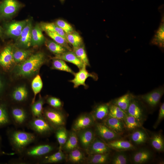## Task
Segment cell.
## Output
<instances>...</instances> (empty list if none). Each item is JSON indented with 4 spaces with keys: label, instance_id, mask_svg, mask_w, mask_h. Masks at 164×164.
Instances as JSON below:
<instances>
[{
    "label": "cell",
    "instance_id": "cell-49",
    "mask_svg": "<svg viewBox=\"0 0 164 164\" xmlns=\"http://www.w3.org/2000/svg\"><path fill=\"white\" fill-rule=\"evenodd\" d=\"M164 118V103H163L160 106L158 116L157 119L153 125L154 129H156Z\"/></svg>",
    "mask_w": 164,
    "mask_h": 164
},
{
    "label": "cell",
    "instance_id": "cell-12",
    "mask_svg": "<svg viewBox=\"0 0 164 164\" xmlns=\"http://www.w3.org/2000/svg\"><path fill=\"white\" fill-rule=\"evenodd\" d=\"M95 121L91 114H82L74 122L72 126L73 130L77 132L80 130L90 128L94 125Z\"/></svg>",
    "mask_w": 164,
    "mask_h": 164
},
{
    "label": "cell",
    "instance_id": "cell-53",
    "mask_svg": "<svg viewBox=\"0 0 164 164\" xmlns=\"http://www.w3.org/2000/svg\"><path fill=\"white\" fill-rule=\"evenodd\" d=\"M1 85V81L0 79V87Z\"/></svg>",
    "mask_w": 164,
    "mask_h": 164
},
{
    "label": "cell",
    "instance_id": "cell-24",
    "mask_svg": "<svg viewBox=\"0 0 164 164\" xmlns=\"http://www.w3.org/2000/svg\"><path fill=\"white\" fill-rule=\"evenodd\" d=\"M32 29V22L31 20H29L21 35L18 37L19 41L21 44L27 47L31 45Z\"/></svg>",
    "mask_w": 164,
    "mask_h": 164
},
{
    "label": "cell",
    "instance_id": "cell-35",
    "mask_svg": "<svg viewBox=\"0 0 164 164\" xmlns=\"http://www.w3.org/2000/svg\"><path fill=\"white\" fill-rule=\"evenodd\" d=\"M55 131L56 137L59 145V149L62 150V147L67 140L68 134L64 126L56 129Z\"/></svg>",
    "mask_w": 164,
    "mask_h": 164
},
{
    "label": "cell",
    "instance_id": "cell-44",
    "mask_svg": "<svg viewBox=\"0 0 164 164\" xmlns=\"http://www.w3.org/2000/svg\"><path fill=\"white\" fill-rule=\"evenodd\" d=\"M47 35L54 41L66 48L68 50H72L67 41L63 37L56 33L49 31H45Z\"/></svg>",
    "mask_w": 164,
    "mask_h": 164
},
{
    "label": "cell",
    "instance_id": "cell-11",
    "mask_svg": "<svg viewBox=\"0 0 164 164\" xmlns=\"http://www.w3.org/2000/svg\"><path fill=\"white\" fill-rule=\"evenodd\" d=\"M86 67V66L84 65L78 72L74 73V78L69 80L70 82L73 84L74 88H77L80 86H83L87 88V86L85 84V81L89 77H91L95 80L97 79V75L94 73L89 72Z\"/></svg>",
    "mask_w": 164,
    "mask_h": 164
},
{
    "label": "cell",
    "instance_id": "cell-8",
    "mask_svg": "<svg viewBox=\"0 0 164 164\" xmlns=\"http://www.w3.org/2000/svg\"><path fill=\"white\" fill-rule=\"evenodd\" d=\"M130 156L131 163L134 164L146 163L154 158L153 152L146 148H142L134 150Z\"/></svg>",
    "mask_w": 164,
    "mask_h": 164
},
{
    "label": "cell",
    "instance_id": "cell-33",
    "mask_svg": "<svg viewBox=\"0 0 164 164\" xmlns=\"http://www.w3.org/2000/svg\"><path fill=\"white\" fill-rule=\"evenodd\" d=\"M40 27L42 30L49 31L58 34L67 40L66 33L55 23L43 22L41 24Z\"/></svg>",
    "mask_w": 164,
    "mask_h": 164
},
{
    "label": "cell",
    "instance_id": "cell-2",
    "mask_svg": "<svg viewBox=\"0 0 164 164\" xmlns=\"http://www.w3.org/2000/svg\"><path fill=\"white\" fill-rule=\"evenodd\" d=\"M45 61V55L43 53L39 52L32 55L19 66L17 71L18 75L24 76L33 73L39 69Z\"/></svg>",
    "mask_w": 164,
    "mask_h": 164
},
{
    "label": "cell",
    "instance_id": "cell-46",
    "mask_svg": "<svg viewBox=\"0 0 164 164\" xmlns=\"http://www.w3.org/2000/svg\"><path fill=\"white\" fill-rule=\"evenodd\" d=\"M30 54L27 50L18 49L14 52L13 51L14 61L19 63L24 61L28 57Z\"/></svg>",
    "mask_w": 164,
    "mask_h": 164
},
{
    "label": "cell",
    "instance_id": "cell-31",
    "mask_svg": "<svg viewBox=\"0 0 164 164\" xmlns=\"http://www.w3.org/2000/svg\"><path fill=\"white\" fill-rule=\"evenodd\" d=\"M112 164H127L131 162L130 157L125 151H116L111 158Z\"/></svg>",
    "mask_w": 164,
    "mask_h": 164
},
{
    "label": "cell",
    "instance_id": "cell-34",
    "mask_svg": "<svg viewBox=\"0 0 164 164\" xmlns=\"http://www.w3.org/2000/svg\"><path fill=\"white\" fill-rule=\"evenodd\" d=\"M126 113L117 105L109 102V117L116 118L123 121Z\"/></svg>",
    "mask_w": 164,
    "mask_h": 164
},
{
    "label": "cell",
    "instance_id": "cell-41",
    "mask_svg": "<svg viewBox=\"0 0 164 164\" xmlns=\"http://www.w3.org/2000/svg\"><path fill=\"white\" fill-rule=\"evenodd\" d=\"M46 46L49 50L56 55H60L68 50L54 41L49 40L46 43Z\"/></svg>",
    "mask_w": 164,
    "mask_h": 164
},
{
    "label": "cell",
    "instance_id": "cell-48",
    "mask_svg": "<svg viewBox=\"0 0 164 164\" xmlns=\"http://www.w3.org/2000/svg\"><path fill=\"white\" fill-rule=\"evenodd\" d=\"M46 101L48 104L53 108L59 109L62 106V101L58 98L50 97L47 98Z\"/></svg>",
    "mask_w": 164,
    "mask_h": 164
},
{
    "label": "cell",
    "instance_id": "cell-38",
    "mask_svg": "<svg viewBox=\"0 0 164 164\" xmlns=\"http://www.w3.org/2000/svg\"><path fill=\"white\" fill-rule=\"evenodd\" d=\"M28 92L23 86L17 88L13 92L12 97L13 99L18 102H22L26 100L28 97Z\"/></svg>",
    "mask_w": 164,
    "mask_h": 164
},
{
    "label": "cell",
    "instance_id": "cell-10",
    "mask_svg": "<svg viewBox=\"0 0 164 164\" xmlns=\"http://www.w3.org/2000/svg\"><path fill=\"white\" fill-rule=\"evenodd\" d=\"M164 92L163 87H159L145 94L138 97L144 103L151 108L155 107Z\"/></svg>",
    "mask_w": 164,
    "mask_h": 164
},
{
    "label": "cell",
    "instance_id": "cell-7",
    "mask_svg": "<svg viewBox=\"0 0 164 164\" xmlns=\"http://www.w3.org/2000/svg\"><path fill=\"white\" fill-rule=\"evenodd\" d=\"M95 132L101 140L105 142L121 139V135L116 133L103 123H95Z\"/></svg>",
    "mask_w": 164,
    "mask_h": 164
},
{
    "label": "cell",
    "instance_id": "cell-29",
    "mask_svg": "<svg viewBox=\"0 0 164 164\" xmlns=\"http://www.w3.org/2000/svg\"><path fill=\"white\" fill-rule=\"evenodd\" d=\"M132 96V94L128 93L116 98L111 102L118 106L126 113Z\"/></svg>",
    "mask_w": 164,
    "mask_h": 164
},
{
    "label": "cell",
    "instance_id": "cell-39",
    "mask_svg": "<svg viewBox=\"0 0 164 164\" xmlns=\"http://www.w3.org/2000/svg\"><path fill=\"white\" fill-rule=\"evenodd\" d=\"M11 121L9 114L5 106L0 105V128L9 125Z\"/></svg>",
    "mask_w": 164,
    "mask_h": 164
},
{
    "label": "cell",
    "instance_id": "cell-13",
    "mask_svg": "<svg viewBox=\"0 0 164 164\" xmlns=\"http://www.w3.org/2000/svg\"><path fill=\"white\" fill-rule=\"evenodd\" d=\"M112 149L99 138L95 137L87 149L90 155L110 153Z\"/></svg>",
    "mask_w": 164,
    "mask_h": 164
},
{
    "label": "cell",
    "instance_id": "cell-6",
    "mask_svg": "<svg viewBox=\"0 0 164 164\" xmlns=\"http://www.w3.org/2000/svg\"><path fill=\"white\" fill-rule=\"evenodd\" d=\"M43 115L55 130L65 124L64 115L58 109L46 108L43 110Z\"/></svg>",
    "mask_w": 164,
    "mask_h": 164
},
{
    "label": "cell",
    "instance_id": "cell-36",
    "mask_svg": "<svg viewBox=\"0 0 164 164\" xmlns=\"http://www.w3.org/2000/svg\"><path fill=\"white\" fill-rule=\"evenodd\" d=\"M44 104L43 99L40 96L39 99L32 104L31 111L32 117H38L43 116V106Z\"/></svg>",
    "mask_w": 164,
    "mask_h": 164
},
{
    "label": "cell",
    "instance_id": "cell-50",
    "mask_svg": "<svg viewBox=\"0 0 164 164\" xmlns=\"http://www.w3.org/2000/svg\"><path fill=\"white\" fill-rule=\"evenodd\" d=\"M2 142V138L1 136H0V155L2 154H3L4 152H2L1 150V144Z\"/></svg>",
    "mask_w": 164,
    "mask_h": 164
},
{
    "label": "cell",
    "instance_id": "cell-15",
    "mask_svg": "<svg viewBox=\"0 0 164 164\" xmlns=\"http://www.w3.org/2000/svg\"><path fill=\"white\" fill-rule=\"evenodd\" d=\"M149 137L148 133L142 127L132 131L129 136L130 142L135 146L145 144L148 141Z\"/></svg>",
    "mask_w": 164,
    "mask_h": 164
},
{
    "label": "cell",
    "instance_id": "cell-52",
    "mask_svg": "<svg viewBox=\"0 0 164 164\" xmlns=\"http://www.w3.org/2000/svg\"><path fill=\"white\" fill-rule=\"evenodd\" d=\"M65 0H60V1L62 2H63Z\"/></svg>",
    "mask_w": 164,
    "mask_h": 164
},
{
    "label": "cell",
    "instance_id": "cell-47",
    "mask_svg": "<svg viewBox=\"0 0 164 164\" xmlns=\"http://www.w3.org/2000/svg\"><path fill=\"white\" fill-rule=\"evenodd\" d=\"M55 23L62 29L66 34L74 31L71 25L63 20L58 19L56 21Z\"/></svg>",
    "mask_w": 164,
    "mask_h": 164
},
{
    "label": "cell",
    "instance_id": "cell-37",
    "mask_svg": "<svg viewBox=\"0 0 164 164\" xmlns=\"http://www.w3.org/2000/svg\"><path fill=\"white\" fill-rule=\"evenodd\" d=\"M66 38L68 43L72 46L73 48L78 47L83 44L81 37L77 32L74 31L66 34Z\"/></svg>",
    "mask_w": 164,
    "mask_h": 164
},
{
    "label": "cell",
    "instance_id": "cell-20",
    "mask_svg": "<svg viewBox=\"0 0 164 164\" xmlns=\"http://www.w3.org/2000/svg\"><path fill=\"white\" fill-rule=\"evenodd\" d=\"M148 141L150 145L156 151L163 152L164 151V138L161 131L152 133Z\"/></svg>",
    "mask_w": 164,
    "mask_h": 164
},
{
    "label": "cell",
    "instance_id": "cell-1",
    "mask_svg": "<svg viewBox=\"0 0 164 164\" xmlns=\"http://www.w3.org/2000/svg\"><path fill=\"white\" fill-rule=\"evenodd\" d=\"M7 135L13 150L21 155L36 139L35 134L19 130L9 129Z\"/></svg>",
    "mask_w": 164,
    "mask_h": 164
},
{
    "label": "cell",
    "instance_id": "cell-5",
    "mask_svg": "<svg viewBox=\"0 0 164 164\" xmlns=\"http://www.w3.org/2000/svg\"><path fill=\"white\" fill-rule=\"evenodd\" d=\"M30 128L40 135H45L51 133L55 129L43 116L32 117L28 123Z\"/></svg>",
    "mask_w": 164,
    "mask_h": 164
},
{
    "label": "cell",
    "instance_id": "cell-14",
    "mask_svg": "<svg viewBox=\"0 0 164 164\" xmlns=\"http://www.w3.org/2000/svg\"><path fill=\"white\" fill-rule=\"evenodd\" d=\"M76 132L77 133L78 142L82 147L87 150L95 137V131L89 128Z\"/></svg>",
    "mask_w": 164,
    "mask_h": 164
},
{
    "label": "cell",
    "instance_id": "cell-21",
    "mask_svg": "<svg viewBox=\"0 0 164 164\" xmlns=\"http://www.w3.org/2000/svg\"><path fill=\"white\" fill-rule=\"evenodd\" d=\"M109 102L96 105L91 114L95 121L104 120L108 116Z\"/></svg>",
    "mask_w": 164,
    "mask_h": 164
},
{
    "label": "cell",
    "instance_id": "cell-27",
    "mask_svg": "<svg viewBox=\"0 0 164 164\" xmlns=\"http://www.w3.org/2000/svg\"><path fill=\"white\" fill-rule=\"evenodd\" d=\"M42 29L38 24L33 28L31 32V45L36 46L42 44L45 41V38L42 32Z\"/></svg>",
    "mask_w": 164,
    "mask_h": 164
},
{
    "label": "cell",
    "instance_id": "cell-4",
    "mask_svg": "<svg viewBox=\"0 0 164 164\" xmlns=\"http://www.w3.org/2000/svg\"><path fill=\"white\" fill-rule=\"evenodd\" d=\"M126 114L137 119L142 125L148 117L146 107L144 103L138 97L133 95Z\"/></svg>",
    "mask_w": 164,
    "mask_h": 164
},
{
    "label": "cell",
    "instance_id": "cell-40",
    "mask_svg": "<svg viewBox=\"0 0 164 164\" xmlns=\"http://www.w3.org/2000/svg\"><path fill=\"white\" fill-rule=\"evenodd\" d=\"M52 67L54 69L68 72L73 75L75 73L65 61L60 59H53Z\"/></svg>",
    "mask_w": 164,
    "mask_h": 164
},
{
    "label": "cell",
    "instance_id": "cell-3",
    "mask_svg": "<svg viewBox=\"0 0 164 164\" xmlns=\"http://www.w3.org/2000/svg\"><path fill=\"white\" fill-rule=\"evenodd\" d=\"M54 149V147L51 144H39L27 147L21 155L26 159L39 161Z\"/></svg>",
    "mask_w": 164,
    "mask_h": 164
},
{
    "label": "cell",
    "instance_id": "cell-9",
    "mask_svg": "<svg viewBox=\"0 0 164 164\" xmlns=\"http://www.w3.org/2000/svg\"><path fill=\"white\" fill-rule=\"evenodd\" d=\"M20 7L16 0H3L0 4V17L7 18L15 14Z\"/></svg>",
    "mask_w": 164,
    "mask_h": 164
},
{
    "label": "cell",
    "instance_id": "cell-30",
    "mask_svg": "<svg viewBox=\"0 0 164 164\" xmlns=\"http://www.w3.org/2000/svg\"><path fill=\"white\" fill-rule=\"evenodd\" d=\"M125 130L132 131L142 127V125L135 118L126 114L123 120Z\"/></svg>",
    "mask_w": 164,
    "mask_h": 164
},
{
    "label": "cell",
    "instance_id": "cell-26",
    "mask_svg": "<svg viewBox=\"0 0 164 164\" xmlns=\"http://www.w3.org/2000/svg\"><path fill=\"white\" fill-rule=\"evenodd\" d=\"M78 143L77 133L73 130L68 134L67 140L62 147V150L66 152H69L77 148Z\"/></svg>",
    "mask_w": 164,
    "mask_h": 164
},
{
    "label": "cell",
    "instance_id": "cell-45",
    "mask_svg": "<svg viewBox=\"0 0 164 164\" xmlns=\"http://www.w3.org/2000/svg\"><path fill=\"white\" fill-rule=\"evenodd\" d=\"M31 86L34 94V97L32 102V104L35 101L36 95L40 92L43 87V82L39 75H37L33 79Z\"/></svg>",
    "mask_w": 164,
    "mask_h": 164
},
{
    "label": "cell",
    "instance_id": "cell-19",
    "mask_svg": "<svg viewBox=\"0 0 164 164\" xmlns=\"http://www.w3.org/2000/svg\"><path fill=\"white\" fill-rule=\"evenodd\" d=\"M103 123L117 134L121 135L125 130L123 121L118 119L107 117Z\"/></svg>",
    "mask_w": 164,
    "mask_h": 164
},
{
    "label": "cell",
    "instance_id": "cell-51",
    "mask_svg": "<svg viewBox=\"0 0 164 164\" xmlns=\"http://www.w3.org/2000/svg\"><path fill=\"white\" fill-rule=\"evenodd\" d=\"M2 29L0 26V37H2Z\"/></svg>",
    "mask_w": 164,
    "mask_h": 164
},
{
    "label": "cell",
    "instance_id": "cell-25",
    "mask_svg": "<svg viewBox=\"0 0 164 164\" xmlns=\"http://www.w3.org/2000/svg\"><path fill=\"white\" fill-rule=\"evenodd\" d=\"M14 61L13 50L10 46L5 47L0 54V64L2 67H10Z\"/></svg>",
    "mask_w": 164,
    "mask_h": 164
},
{
    "label": "cell",
    "instance_id": "cell-22",
    "mask_svg": "<svg viewBox=\"0 0 164 164\" xmlns=\"http://www.w3.org/2000/svg\"><path fill=\"white\" fill-rule=\"evenodd\" d=\"M164 13L162 16L160 25L151 41V44L161 48L164 46Z\"/></svg>",
    "mask_w": 164,
    "mask_h": 164
},
{
    "label": "cell",
    "instance_id": "cell-17",
    "mask_svg": "<svg viewBox=\"0 0 164 164\" xmlns=\"http://www.w3.org/2000/svg\"><path fill=\"white\" fill-rule=\"evenodd\" d=\"M105 143L110 148L116 151H134L136 149V146L130 141L121 139Z\"/></svg>",
    "mask_w": 164,
    "mask_h": 164
},
{
    "label": "cell",
    "instance_id": "cell-32",
    "mask_svg": "<svg viewBox=\"0 0 164 164\" xmlns=\"http://www.w3.org/2000/svg\"><path fill=\"white\" fill-rule=\"evenodd\" d=\"M110 153L90 155L88 159V162L92 164H103L110 161Z\"/></svg>",
    "mask_w": 164,
    "mask_h": 164
},
{
    "label": "cell",
    "instance_id": "cell-42",
    "mask_svg": "<svg viewBox=\"0 0 164 164\" xmlns=\"http://www.w3.org/2000/svg\"><path fill=\"white\" fill-rule=\"evenodd\" d=\"M68 159L70 162L74 163H79L84 159V155L80 150L76 148L69 152Z\"/></svg>",
    "mask_w": 164,
    "mask_h": 164
},
{
    "label": "cell",
    "instance_id": "cell-16",
    "mask_svg": "<svg viewBox=\"0 0 164 164\" xmlns=\"http://www.w3.org/2000/svg\"><path fill=\"white\" fill-rule=\"evenodd\" d=\"M9 114L11 121L17 126H21L26 124L27 122H28L29 116L26 112L22 108H12Z\"/></svg>",
    "mask_w": 164,
    "mask_h": 164
},
{
    "label": "cell",
    "instance_id": "cell-28",
    "mask_svg": "<svg viewBox=\"0 0 164 164\" xmlns=\"http://www.w3.org/2000/svg\"><path fill=\"white\" fill-rule=\"evenodd\" d=\"M65 158V155L62 150L58 151L49 155H47L41 159L38 163H53L60 162L63 160Z\"/></svg>",
    "mask_w": 164,
    "mask_h": 164
},
{
    "label": "cell",
    "instance_id": "cell-23",
    "mask_svg": "<svg viewBox=\"0 0 164 164\" xmlns=\"http://www.w3.org/2000/svg\"><path fill=\"white\" fill-rule=\"evenodd\" d=\"M53 59H60L73 63L79 69L81 68L84 65L73 50H67L60 55L56 56Z\"/></svg>",
    "mask_w": 164,
    "mask_h": 164
},
{
    "label": "cell",
    "instance_id": "cell-18",
    "mask_svg": "<svg viewBox=\"0 0 164 164\" xmlns=\"http://www.w3.org/2000/svg\"><path fill=\"white\" fill-rule=\"evenodd\" d=\"M28 19L13 22L9 24L6 27L5 33L9 36L19 37L28 21Z\"/></svg>",
    "mask_w": 164,
    "mask_h": 164
},
{
    "label": "cell",
    "instance_id": "cell-43",
    "mask_svg": "<svg viewBox=\"0 0 164 164\" xmlns=\"http://www.w3.org/2000/svg\"><path fill=\"white\" fill-rule=\"evenodd\" d=\"M73 51L84 64L86 66H90L89 60L83 44L78 47L73 48Z\"/></svg>",
    "mask_w": 164,
    "mask_h": 164
}]
</instances>
